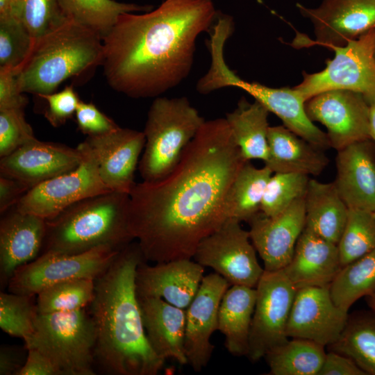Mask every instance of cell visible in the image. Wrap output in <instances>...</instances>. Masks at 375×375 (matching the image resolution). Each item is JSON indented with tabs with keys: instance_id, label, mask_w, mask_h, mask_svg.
I'll list each match as a JSON object with an SVG mask.
<instances>
[{
	"instance_id": "49",
	"label": "cell",
	"mask_w": 375,
	"mask_h": 375,
	"mask_svg": "<svg viewBox=\"0 0 375 375\" xmlns=\"http://www.w3.org/2000/svg\"><path fill=\"white\" fill-rule=\"evenodd\" d=\"M22 2V0H0V19L21 21Z\"/></svg>"
},
{
	"instance_id": "5",
	"label": "cell",
	"mask_w": 375,
	"mask_h": 375,
	"mask_svg": "<svg viewBox=\"0 0 375 375\" xmlns=\"http://www.w3.org/2000/svg\"><path fill=\"white\" fill-rule=\"evenodd\" d=\"M103 60L102 38L68 19L35 41L30 56L18 72V82L23 93L39 96L55 92L67 78L94 69Z\"/></svg>"
},
{
	"instance_id": "22",
	"label": "cell",
	"mask_w": 375,
	"mask_h": 375,
	"mask_svg": "<svg viewBox=\"0 0 375 375\" xmlns=\"http://www.w3.org/2000/svg\"><path fill=\"white\" fill-rule=\"evenodd\" d=\"M333 183L349 209L375 212V143L371 139L337 151Z\"/></svg>"
},
{
	"instance_id": "11",
	"label": "cell",
	"mask_w": 375,
	"mask_h": 375,
	"mask_svg": "<svg viewBox=\"0 0 375 375\" xmlns=\"http://www.w3.org/2000/svg\"><path fill=\"white\" fill-rule=\"evenodd\" d=\"M249 231L228 219L199 244L193 259L212 268L231 285L256 288L265 269L258 263Z\"/></svg>"
},
{
	"instance_id": "6",
	"label": "cell",
	"mask_w": 375,
	"mask_h": 375,
	"mask_svg": "<svg viewBox=\"0 0 375 375\" xmlns=\"http://www.w3.org/2000/svg\"><path fill=\"white\" fill-rule=\"evenodd\" d=\"M226 40L227 38L221 33L212 35L208 40L211 63L208 72L197 81L198 92L206 94L227 87L242 89L276 115L292 132L322 150L331 148L326 133L308 117L305 109L306 101L294 88H276L249 82L228 67L224 56Z\"/></svg>"
},
{
	"instance_id": "33",
	"label": "cell",
	"mask_w": 375,
	"mask_h": 375,
	"mask_svg": "<svg viewBox=\"0 0 375 375\" xmlns=\"http://www.w3.org/2000/svg\"><path fill=\"white\" fill-rule=\"evenodd\" d=\"M58 2L68 19L94 31L102 39L109 33L121 15L152 10L151 6L115 0H58Z\"/></svg>"
},
{
	"instance_id": "10",
	"label": "cell",
	"mask_w": 375,
	"mask_h": 375,
	"mask_svg": "<svg viewBox=\"0 0 375 375\" xmlns=\"http://www.w3.org/2000/svg\"><path fill=\"white\" fill-rule=\"evenodd\" d=\"M78 145L83 153L81 164L30 189L15 206L19 211L49 219L79 201L111 192L100 177L88 144L84 141Z\"/></svg>"
},
{
	"instance_id": "3",
	"label": "cell",
	"mask_w": 375,
	"mask_h": 375,
	"mask_svg": "<svg viewBox=\"0 0 375 375\" xmlns=\"http://www.w3.org/2000/svg\"><path fill=\"white\" fill-rule=\"evenodd\" d=\"M143 260L138 242H131L95 279L89 312L96 331L95 365L103 373L156 375L165 364L148 341L136 292V269Z\"/></svg>"
},
{
	"instance_id": "12",
	"label": "cell",
	"mask_w": 375,
	"mask_h": 375,
	"mask_svg": "<svg viewBox=\"0 0 375 375\" xmlns=\"http://www.w3.org/2000/svg\"><path fill=\"white\" fill-rule=\"evenodd\" d=\"M256 290L247 354L252 362L288 340L287 325L297 290L283 269L265 270Z\"/></svg>"
},
{
	"instance_id": "35",
	"label": "cell",
	"mask_w": 375,
	"mask_h": 375,
	"mask_svg": "<svg viewBox=\"0 0 375 375\" xmlns=\"http://www.w3.org/2000/svg\"><path fill=\"white\" fill-rule=\"evenodd\" d=\"M95 280L74 278L51 285L36 296L39 313L69 312L85 308L94 296Z\"/></svg>"
},
{
	"instance_id": "21",
	"label": "cell",
	"mask_w": 375,
	"mask_h": 375,
	"mask_svg": "<svg viewBox=\"0 0 375 375\" xmlns=\"http://www.w3.org/2000/svg\"><path fill=\"white\" fill-rule=\"evenodd\" d=\"M137 267L138 297H158L186 309L197 294L203 277L204 267L192 259H179Z\"/></svg>"
},
{
	"instance_id": "48",
	"label": "cell",
	"mask_w": 375,
	"mask_h": 375,
	"mask_svg": "<svg viewBox=\"0 0 375 375\" xmlns=\"http://www.w3.org/2000/svg\"><path fill=\"white\" fill-rule=\"evenodd\" d=\"M24 349L12 346H1L0 349V374L17 375L24 366L26 356Z\"/></svg>"
},
{
	"instance_id": "45",
	"label": "cell",
	"mask_w": 375,
	"mask_h": 375,
	"mask_svg": "<svg viewBox=\"0 0 375 375\" xmlns=\"http://www.w3.org/2000/svg\"><path fill=\"white\" fill-rule=\"evenodd\" d=\"M31 188L15 178L0 175V212L15 207Z\"/></svg>"
},
{
	"instance_id": "52",
	"label": "cell",
	"mask_w": 375,
	"mask_h": 375,
	"mask_svg": "<svg viewBox=\"0 0 375 375\" xmlns=\"http://www.w3.org/2000/svg\"><path fill=\"white\" fill-rule=\"evenodd\" d=\"M374 55H375V38H374Z\"/></svg>"
},
{
	"instance_id": "32",
	"label": "cell",
	"mask_w": 375,
	"mask_h": 375,
	"mask_svg": "<svg viewBox=\"0 0 375 375\" xmlns=\"http://www.w3.org/2000/svg\"><path fill=\"white\" fill-rule=\"evenodd\" d=\"M325 356L324 346L292 338L269 350L264 358L271 375H318Z\"/></svg>"
},
{
	"instance_id": "17",
	"label": "cell",
	"mask_w": 375,
	"mask_h": 375,
	"mask_svg": "<svg viewBox=\"0 0 375 375\" xmlns=\"http://www.w3.org/2000/svg\"><path fill=\"white\" fill-rule=\"evenodd\" d=\"M297 7L312 24L317 42L328 47L344 46L375 28V0H322L315 8Z\"/></svg>"
},
{
	"instance_id": "46",
	"label": "cell",
	"mask_w": 375,
	"mask_h": 375,
	"mask_svg": "<svg viewBox=\"0 0 375 375\" xmlns=\"http://www.w3.org/2000/svg\"><path fill=\"white\" fill-rule=\"evenodd\" d=\"M318 375H366L350 358L330 351L325 358Z\"/></svg>"
},
{
	"instance_id": "31",
	"label": "cell",
	"mask_w": 375,
	"mask_h": 375,
	"mask_svg": "<svg viewBox=\"0 0 375 375\" xmlns=\"http://www.w3.org/2000/svg\"><path fill=\"white\" fill-rule=\"evenodd\" d=\"M331 351L352 359L366 375H375V311H358L349 315Z\"/></svg>"
},
{
	"instance_id": "34",
	"label": "cell",
	"mask_w": 375,
	"mask_h": 375,
	"mask_svg": "<svg viewBox=\"0 0 375 375\" xmlns=\"http://www.w3.org/2000/svg\"><path fill=\"white\" fill-rule=\"evenodd\" d=\"M335 304L347 311L360 298L375 292V250L343 266L331 284Z\"/></svg>"
},
{
	"instance_id": "40",
	"label": "cell",
	"mask_w": 375,
	"mask_h": 375,
	"mask_svg": "<svg viewBox=\"0 0 375 375\" xmlns=\"http://www.w3.org/2000/svg\"><path fill=\"white\" fill-rule=\"evenodd\" d=\"M67 20L58 0H22L21 21L35 41L55 31Z\"/></svg>"
},
{
	"instance_id": "43",
	"label": "cell",
	"mask_w": 375,
	"mask_h": 375,
	"mask_svg": "<svg viewBox=\"0 0 375 375\" xmlns=\"http://www.w3.org/2000/svg\"><path fill=\"white\" fill-rule=\"evenodd\" d=\"M74 116L78 128L88 136L103 135L120 127L92 102L81 100Z\"/></svg>"
},
{
	"instance_id": "24",
	"label": "cell",
	"mask_w": 375,
	"mask_h": 375,
	"mask_svg": "<svg viewBox=\"0 0 375 375\" xmlns=\"http://www.w3.org/2000/svg\"><path fill=\"white\" fill-rule=\"evenodd\" d=\"M338 245L304 228L283 269L297 290L330 286L342 268Z\"/></svg>"
},
{
	"instance_id": "25",
	"label": "cell",
	"mask_w": 375,
	"mask_h": 375,
	"mask_svg": "<svg viewBox=\"0 0 375 375\" xmlns=\"http://www.w3.org/2000/svg\"><path fill=\"white\" fill-rule=\"evenodd\" d=\"M148 341L161 358L188 364L185 353V309L158 297H138Z\"/></svg>"
},
{
	"instance_id": "7",
	"label": "cell",
	"mask_w": 375,
	"mask_h": 375,
	"mask_svg": "<svg viewBox=\"0 0 375 375\" xmlns=\"http://www.w3.org/2000/svg\"><path fill=\"white\" fill-rule=\"evenodd\" d=\"M204 122L187 97H156L143 131L145 145L139 162L143 181H157L168 174Z\"/></svg>"
},
{
	"instance_id": "13",
	"label": "cell",
	"mask_w": 375,
	"mask_h": 375,
	"mask_svg": "<svg viewBox=\"0 0 375 375\" xmlns=\"http://www.w3.org/2000/svg\"><path fill=\"white\" fill-rule=\"evenodd\" d=\"M119 251L101 246L78 254H41L15 271L8 284V291L37 295L61 281L83 278L95 280L110 266Z\"/></svg>"
},
{
	"instance_id": "16",
	"label": "cell",
	"mask_w": 375,
	"mask_h": 375,
	"mask_svg": "<svg viewBox=\"0 0 375 375\" xmlns=\"http://www.w3.org/2000/svg\"><path fill=\"white\" fill-rule=\"evenodd\" d=\"M231 285L212 273L203 277L194 299L185 309V353L188 364L200 372L209 362L215 346L210 342L218 330V314L223 296Z\"/></svg>"
},
{
	"instance_id": "2",
	"label": "cell",
	"mask_w": 375,
	"mask_h": 375,
	"mask_svg": "<svg viewBox=\"0 0 375 375\" xmlns=\"http://www.w3.org/2000/svg\"><path fill=\"white\" fill-rule=\"evenodd\" d=\"M218 14L212 0H165L145 13L121 15L103 38L108 83L133 99L176 87L192 69L197 39Z\"/></svg>"
},
{
	"instance_id": "47",
	"label": "cell",
	"mask_w": 375,
	"mask_h": 375,
	"mask_svg": "<svg viewBox=\"0 0 375 375\" xmlns=\"http://www.w3.org/2000/svg\"><path fill=\"white\" fill-rule=\"evenodd\" d=\"M17 375H60L51 361L34 348L27 349L26 362Z\"/></svg>"
},
{
	"instance_id": "26",
	"label": "cell",
	"mask_w": 375,
	"mask_h": 375,
	"mask_svg": "<svg viewBox=\"0 0 375 375\" xmlns=\"http://www.w3.org/2000/svg\"><path fill=\"white\" fill-rule=\"evenodd\" d=\"M268 156L264 162L272 173L317 176L328 166L324 150L283 126H269Z\"/></svg>"
},
{
	"instance_id": "18",
	"label": "cell",
	"mask_w": 375,
	"mask_h": 375,
	"mask_svg": "<svg viewBox=\"0 0 375 375\" xmlns=\"http://www.w3.org/2000/svg\"><path fill=\"white\" fill-rule=\"evenodd\" d=\"M304 197L275 217L259 211L248 222L251 241L263 261L265 270H280L290 262L306 226Z\"/></svg>"
},
{
	"instance_id": "36",
	"label": "cell",
	"mask_w": 375,
	"mask_h": 375,
	"mask_svg": "<svg viewBox=\"0 0 375 375\" xmlns=\"http://www.w3.org/2000/svg\"><path fill=\"white\" fill-rule=\"evenodd\" d=\"M337 245L342 267L375 250L374 212L349 209L345 226Z\"/></svg>"
},
{
	"instance_id": "50",
	"label": "cell",
	"mask_w": 375,
	"mask_h": 375,
	"mask_svg": "<svg viewBox=\"0 0 375 375\" xmlns=\"http://www.w3.org/2000/svg\"><path fill=\"white\" fill-rule=\"evenodd\" d=\"M369 137L375 143V99L369 102Z\"/></svg>"
},
{
	"instance_id": "27",
	"label": "cell",
	"mask_w": 375,
	"mask_h": 375,
	"mask_svg": "<svg viewBox=\"0 0 375 375\" xmlns=\"http://www.w3.org/2000/svg\"><path fill=\"white\" fill-rule=\"evenodd\" d=\"M305 228L338 244L347 219L349 208L333 182L310 178L304 197Z\"/></svg>"
},
{
	"instance_id": "51",
	"label": "cell",
	"mask_w": 375,
	"mask_h": 375,
	"mask_svg": "<svg viewBox=\"0 0 375 375\" xmlns=\"http://www.w3.org/2000/svg\"><path fill=\"white\" fill-rule=\"evenodd\" d=\"M367 302L372 310L375 311V292L367 297Z\"/></svg>"
},
{
	"instance_id": "30",
	"label": "cell",
	"mask_w": 375,
	"mask_h": 375,
	"mask_svg": "<svg viewBox=\"0 0 375 375\" xmlns=\"http://www.w3.org/2000/svg\"><path fill=\"white\" fill-rule=\"evenodd\" d=\"M272 172L265 165L256 167L247 160L233 179L226 197V219L248 222L259 211L267 183Z\"/></svg>"
},
{
	"instance_id": "8",
	"label": "cell",
	"mask_w": 375,
	"mask_h": 375,
	"mask_svg": "<svg viewBox=\"0 0 375 375\" xmlns=\"http://www.w3.org/2000/svg\"><path fill=\"white\" fill-rule=\"evenodd\" d=\"M45 355L60 375L96 374V331L85 308L53 313H39L32 336L24 341Z\"/></svg>"
},
{
	"instance_id": "39",
	"label": "cell",
	"mask_w": 375,
	"mask_h": 375,
	"mask_svg": "<svg viewBox=\"0 0 375 375\" xmlns=\"http://www.w3.org/2000/svg\"><path fill=\"white\" fill-rule=\"evenodd\" d=\"M35 44L23 23L15 19H0V67L19 72Z\"/></svg>"
},
{
	"instance_id": "4",
	"label": "cell",
	"mask_w": 375,
	"mask_h": 375,
	"mask_svg": "<svg viewBox=\"0 0 375 375\" xmlns=\"http://www.w3.org/2000/svg\"><path fill=\"white\" fill-rule=\"evenodd\" d=\"M130 196L111 191L88 197L46 219L40 255H72L101 246L121 249L134 239L129 228Z\"/></svg>"
},
{
	"instance_id": "28",
	"label": "cell",
	"mask_w": 375,
	"mask_h": 375,
	"mask_svg": "<svg viewBox=\"0 0 375 375\" xmlns=\"http://www.w3.org/2000/svg\"><path fill=\"white\" fill-rule=\"evenodd\" d=\"M256 300V290L232 285L224 293L218 314V330L224 335L228 351L236 356H247Z\"/></svg>"
},
{
	"instance_id": "14",
	"label": "cell",
	"mask_w": 375,
	"mask_h": 375,
	"mask_svg": "<svg viewBox=\"0 0 375 375\" xmlns=\"http://www.w3.org/2000/svg\"><path fill=\"white\" fill-rule=\"evenodd\" d=\"M312 122L326 128L331 148L339 151L358 141L370 139L369 104L365 97L348 90H331L306 101Z\"/></svg>"
},
{
	"instance_id": "20",
	"label": "cell",
	"mask_w": 375,
	"mask_h": 375,
	"mask_svg": "<svg viewBox=\"0 0 375 375\" xmlns=\"http://www.w3.org/2000/svg\"><path fill=\"white\" fill-rule=\"evenodd\" d=\"M93 152L100 177L111 191L130 194L134 174L145 145L143 131L119 127L85 140Z\"/></svg>"
},
{
	"instance_id": "9",
	"label": "cell",
	"mask_w": 375,
	"mask_h": 375,
	"mask_svg": "<svg viewBox=\"0 0 375 375\" xmlns=\"http://www.w3.org/2000/svg\"><path fill=\"white\" fill-rule=\"evenodd\" d=\"M375 28L349 42L335 47V56L318 72L303 73L294 87L306 101L324 91L348 90L362 94L368 103L375 99Z\"/></svg>"
},
{
	"instance_id": "38",
	"label": "cell",
	"mask_w": 375,
	"mask_h": 375,
	"mask_svg": "<svg viewBox=\"0 0 375 375\" xmlns=\"http://www.w3.org/2000/svg\"><path fill=\"white\" fill-rule=\"evenodd\" d=\"M309 180V176L304 174L273 173L265 188L260 211L269 217L283 212L305 196Z\"/></svg>"
},
{
	"instance_id": "42",
	"label": "cell",
	"mask_w": 375,
	"mask_h": 375,
	"mask_svg": "<svg viewBox=\"0 0 375 375\" xmlns=\"http://www.w3.org/2000/svg\"><path fill=\"white\" fill-rule=\"evenodd\" d=\"M38 97L47 101V107L44 115L53 127H59L72 118L81 101L72 86H66L60 92Z\"/></svg>"
},
{
	"instance_id": "1",
	"label": "cell",
	"mask_w": 375,
	"mask_h": 375,
	"mask_svg": "<svg viewBox=\"0 0 375 375\" xmlns=\"http://www.w3.org/2000/svg\"><path fill=\"white\" fill-rule=\"evenodd\" d=\"M246 161L226 118H217L205 121L168 174L135 183L129 228L144 260L193 258L201 241L226 220V197Z\"/></svg>"
},
{
	"instance_id": "15",
	"label": "cell",
	"mask_w": 375,
	"mask_h": 375,
	"mask_svg": "<svg viewBox=\"0 0 375 375\" xmlns=\"http://www.w3.org/2000/svg\"><path fill=\"white\" fill-rule=\"evenodd\" d=\"M330 286L306 287L297 290L287 325V335L313 341L324 347L341 335L348 311L333 302Z\"/></svg>"
},
{
	"instance_id": "41",
	"label": "cell",
	"mask_w": 375,
	"mask_h": 375,
	"mask_svg": "<svg viewBox=\"0 0 375 375\" xmlns=\"http://www.w3.org/2000/svg\"><path fill=\"white\" fill-rule=\"evenodd\" d=\"M24 109L0 110V157L6 156L35 139Z\"/></svg>"
},
{
	"instance_id": "29",
	"label": "cell",
	"mask_w": 375,
	"mask_h": 375,
	"mask_svg": "<svg viewBox=\"0 0 375 375\" xmlns=\"http://www.w3.org/2000/svg\"><path fill=\"white\" fill-rule=\"evenodd\" d=\"M269 110L259 101L242 97L226 119L235 141L247 160L265 161L268 156Z\"/></svg>"
},
{
	"instance_id": "23",
	"label": "cell",
	"mask_w": 375,
	"mask_h": 375,
	"mask_svg": "<svg viewBox=\"0 0 375 375\" xmlns=\"http://www.w3.org/2000/svg\"><path fill=\"white\" fill-rule=\"evenodd\" d=\"M46 219L19 211L15 206L0 221V283L8 284L15 271L34 260L42 251Z\"/></svg>"
},
{
	"instance_id": "53",
	"label": "cell",
	"mask_w": 375,
	"mask_h": 375,
	"mask_svg": "<svg viewBox=\"0 0 375 375\" xmlns=\"http://www.w3.org/2000/svg\"><path fill=\"white\" fill-rule=\"evenodd\" d=\"M374 217H375V212H374Z\"/></svg>"
},
{
	"instance_id": "19",
	"label": "cell",
	"mask_w": 375,
	"mask_h": 375,
	"mask_svg": "<svg viewBox=\"0 0 375 375\" xmlns=\"http://www.w3.org/2000/svg\"><path fill=\"white\" fill-rule=\"evenodd\" d=\"M83 159L79 145L72 148L35 138L1 158L0 175L21 181L32 188L74 169Z\"/></svg>"
},
{
	"instance_id": "44",
	"label": "cell",
	"mask_w": 375,
	"mask_h": 375,
	"mask_svg": "<svg viewBox=\"0 0 375 375\" xmlns=\"http://www.w3.org/2000/svg\"><path fill=\"white\" fill-rule=\"evenodd\" d=\"M17 74L14 69L0 67V110L24 109L28 103L20 89Z\"/></svg>"
},
{
	"instance_id": "37",
	"label": "cell",
	"mask_w": 375,
	"mask_h": 375,
	"mask_svg": "<svg viewBox=\"0 0 375 375\" xmlns=\"http://www.w3.org/2000/svg\"><path fill=\"white\" fill-rule=\"evenodd\" d=\"M35 297L0 293V328L3 331L24 341L32 336L39 314Z\"/></svg>"
}]
</instances>
